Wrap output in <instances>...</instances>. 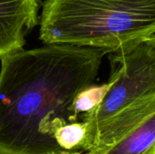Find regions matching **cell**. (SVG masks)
I'll list each match as a JSON object with an SVG mask.
<instances>
[{
    "mask_svg": "<svg viewBox=\"0 0 155 154\" xmlns=\"http://www.w3.org/2000/svg\"><path fill=\"white\" fill-rule=\"evenodd\" d=\"M85 154H86V153H85Z\"/></svg>",
    "mask_w": 155,
    "mask_h": 154,
    "instance_id": "obj_8",
    "label": "cell"
},
{
    "mask_svg": "<svg viewBox=\"0 0 155 154\" xmlns=\"http://www.w3.org/2000/svg\"><path fill=\"white\" fill-rule=\"evenodd\" d=\"M155 34V0H45L40 39L46 44L108 54Z\"/></svg>",
    "mask_w": 155,
    "mask_h": 154,
    "instance_id": "obj_2",
    "label": "cell"
},
{
    "mask_svg": "<svg viewBox=\"0 0 155 154\" xmlns=\"http://www.w3.org/2000/svg\"><path fill=\"white\" fill-rule=\"evenodd\" d=\"M106 51L72 44L0 57V154H63L56 134L84 122L77 95L94 84Z\"/></svg>",
    "mask_w": 155,
    "mask_h": 154,
    "instance_id": "obj_1",
    "label": "cell"
},
{
    "mask_svg": "<svg viewBox=\"0 0 155 154\" xmlns=\"http://www.w3.org/2000/svg\"><path fill=\"white\" fill-rule=\"evenodd\" d=\"M108 54L111 87L102 103L84 117L92 149L98 132L107 122L136 103L155 96V45L150 38L132 43Z\"/></svg>",
    "mask_w": 155,
    "mask_h": 154,
    "instance_id": "obj_3",
    "label": "cell"
},
{
    "mask_svg": "<svg viewBox=\"0 0 155 154\" xmlns=\"http://www.w3.org/2000/svg\"><path fill=\"white\" fill-rule=\"evenodd\" d=\"M149 38L151 39V41H152V42H153V43L154 44V45H155V34H153L152 36H150Z\"/></svg>",
    "mask_w": 155,
    "mask_h": 154,
    "instance_id": "obj_7",
    "label": "cell"
},
{
    "mask_svg": "<svg viewBox=\"0 0 155 154\" xmlns=\"http://www.w3.org/2000/svg\"><path fill=\"white\" fill-rule=\"evenodd\" d=\"M86 154H155V111L131 127L111 146Z\"/></svg>",
    "mask_w": 155,
    "mask_h": 154,
    "instance_id": "obj_5",
    "label": "cell"
},
{
    "mask_svg": "<svg viewBox=\"0 0 155 154\" xmlns=\"http://www.w3.org/2000/svg\"><path fill=\"white\" fill-rule=\"evenodd\" d=\"M40 0H0V57L23 49L39 23Z\"/></svg>",
    "mask_w": 155,
    "mask_h": 154,
    "instance_id": "obj_4",
    "label": "cell"
},
{
    "mask_svg": "<svg viewBox=\"0 0 155 154\" xmlns=\"http://www.w3.org/2000/svg\"><path fill=\"white\" fill-rule=\"evenodd\" d=\"M110 87L111 83L108 82L101 85L93 84L81 92L74 101L76 113L84 118L86 114L94 110L102 103Z\"/></svg>",
    "mask_w": 155,
    "mask_h": 154,
    "instance_id": "obj_6",
    "label": "cell"
}]
</instances>
